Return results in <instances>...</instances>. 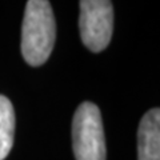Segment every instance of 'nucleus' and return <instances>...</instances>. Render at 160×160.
I'll list each match as a JSON object with an SVG mask.
<instances>
[{"mask_svg": "<svg viewBox=\"0 0 160 160\" xmlns=\"http://www.w3.org/2000/svg\"><path fill=\"white\" fill-rule=\"evenodd\" d=\"M79 31L82 42L89 51L106 49L113 31L111 0H80Z\"/></svg>", "mask_w": 160, "mask_h": 160, "instance_id": "3", "label": "nucleus"}, {"mask_svg": "<svg viewBox=\"0 0 160 160\" xmlns=\"http://www.w3.org/2000/svg\"><path fill=\"white\" fill-rule=\"evenodd\" d=\"M72 148L76 160H106L102 115L96 104L84 102L72 120Z\"/></svg>", "mask_w": 160, "mask_h": 160, "instance_id": "2", "label": "nucleus"}, {"mask_svg": "<svg viewBox=\"0 0 160 160\" xmlns=\"http://www.w3.org/2000/svg\"><path fill=\"white\" fill-rule=\"evenodd\" d=\"M15 112L9 99L0 95V160H4L13 144Z\"/></svg>", "mask_w": 160, "mask_h": 160, "instance_id": "5", "label": "nucleus"}, {"mask_svg": "<svg viewBox=\"0 0 160 160\" xmlns=\"http://www.w3.org/2000/svg\"><path fill=\"white\" fill-rule=\"evenodd\" d=\"M138 159L160 160V111L149 109L140 120L138 129Z\"/></svg>", "mask_w": 160, "mask_h": 160, "instance_id": "4", "label": "nucleus"}, {"mask_svg": "<svg viewBox=\"0 0 160 160\" xmlns=\"http://www.w3.org/2000/svg\"><path fill=\"white\" fill-rule=\"evenodd\" d=\"M56 23L48 0H28L22 28V53L32 67L42 66L51 55Z\"/></svg>", "mask_w": 160, "mask_h": 160, "instance_id": "1", "label": "nucleus"}]
</instances>
